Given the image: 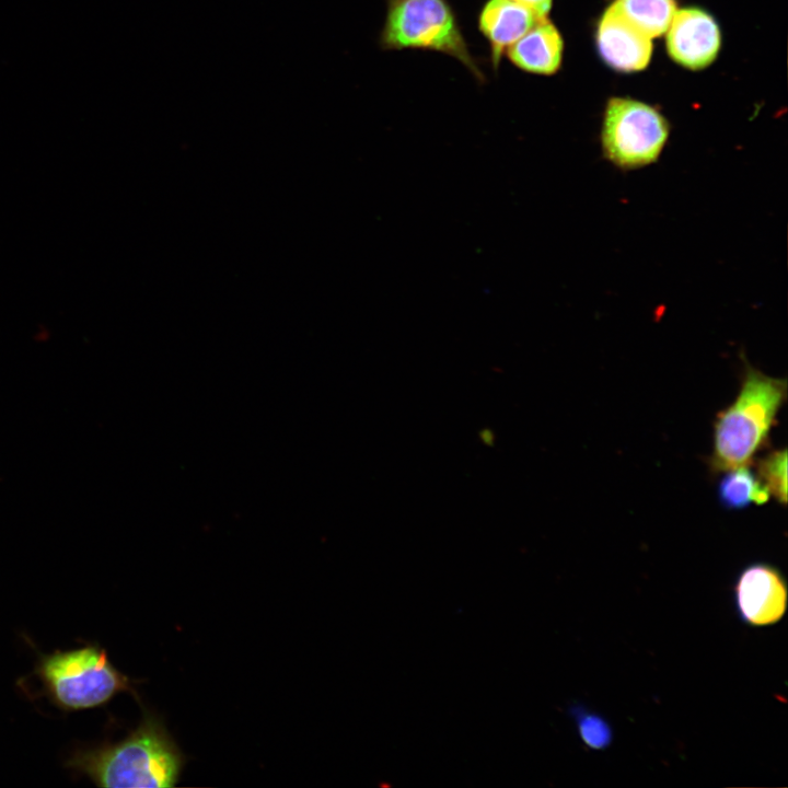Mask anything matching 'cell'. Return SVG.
Wrapping results in <instances>:
<instances>
[{"mask_svg": "<svg viewBox=\"0 0 788 788\" xmlns=\"http://www.w3.org/2000/svg\"><path fill=\"white\" fill-rule=\"evenodd\" d=\"M184 763L162 719L143 710L140 723L124 740L78 749L66 765L101 787L165 788L176 785Z\"/></svg>", "mask_w": 788, "mask_h": 788, "instance_id": "cell-1", "label": "cell"}, {"mask_svg": "<svg viewBox=\"0 0 788 788\" xmlns=\"http://www.w3.org/2000/svg\"><path fill=\"white\" fill-rule=\"evenodd\" d=\"M786 379L773 378L745 361L735 399L714 422L711 473L749 466L768 444L777 415L786 401Z\"/></svg>", "mask_w": 788, "mask_h": 788, "instance_id": "cell-2", "label": "cell"}, {"mask_svg": "<svg viewBox=\"0 0 788 788\" xmlns=\"http://www.w3.org/2000/svg\"><path fill=\"white\" fill-rule=\"evenodd\" d=\"M35 674L49 699L66 711L102 706L124 692L135 695L130 679L111 663L106 650L97 645L40 654Z\"/></svg>", "mask_w": 788, "mask_h": 788, "instance_id": "cell-3", "label": "cell"}, {"mask_svg": "<svg viewBox=\"0 0 788 788\" xmlns=\"http://www.w3.org/2000/svg\"><path fill=\"white\" fill-rule=\"evenodd\" d=\"M379 44L384 50L441 53L460 61L478 82L486 79L448 0H386Z\"/></svg>", "mask_w": 788, "mask_h": 788, "instance_id": "cell-4", "label": "cell"}, {"mask_svg": "<svg viewBox=\"0 0 788 788\" xmlns=\"http://www.w3.org/2000/svg\"><path fill=\"white\" fill-rule=\"evenodd\" d=\"M670 126L654 107L614 97L605 107L601 147L603 157L622 171L656 163L669 139Z\"/></svg>", "mask_w": 788, "mask_h": 788, "instance_id": "cell-5", "label": "cell"}, {"mask_svg": "<svg viewBox=\"0 0 788 788\" xmlns=\"http://www.w3.org/2000/svg\"><path fill=\"white\" fill-rule=\"evenodd\" d=\"M732 592L737 616L748 626L777 624L787 611V581L772 564L756 561L745 566L738 573Z\"/></svg>", "mask_w": 788, "mask_h": 788, "instance_id": "cell-6", "label": "cell"}, {"mask_svg": "<svg viewBox=\"0 0 788 788\" xmlns=\"http://www.w3.org/2000/svg\"><path fill=\"white\" fill-rule=\"evenodd\" d=\"M665 33L669 55L685 68H705L718 55L721 43L719 27L703 10H676Z\"/></svg>", "mask_w": 788, "mask_h": 788, "instance_id": "cell-7", "label": "cell"}, {"mask_svg": "<svg viewBox=\"0 0 788 788\" xmlns=\"http://www.w3.org/2000/svg\"><path fill=\"white\" fill-rule=\"evenodd\" d=\"M596 43L604 61L619 71L645 69L652 53L651 38L628 23L613 4L600 20Z\"/></svg>", "mask_w": 788, "mask_h": 788, "instance_id": "cell-8", "label": "cell"}, {"mask_svg": "<svg viewBox=\"0 0 788 788\" xmlns=\"http://www.w3.org/2000/svg\"><path fill=\"white\" fill-rule=\"evenodd\" d=\"M541 18L531 9L510 0H487L483 4L477 24L489 44L495 69L507 49Z\"/></svg>", "mask_w": 788, "mask_h": 788, "instance_id": "cell-9", "label": "cell"}, {"mask_svg": "<svg viewBox=\"0 0 788 788\" xmlns=\"http://www.w3.org/2000/svg\"><path fill=\"white\" fill-rule=\"evenodd\" d=\"M564 40L558 28L547 16L541 18L506 51L518 69L541 76L556 73L563 60Z\"/></svg>", "mask_w": 788, "mask_h": 788, "instance_id": "cell-10", "label": "cell"}, {"mask_svg": "<svg viewBox=\"0 0 788 788\" xmlns=\"http://www.w3.org/2000/svg\"><path fill=\"white\" fill-rule=\"evenodd\" d=\"M612 4L628 23L651 39L665 33L676 12L674 0H615Z\"/></svg>", "mask_w": 788, "mask_h": 788, "instance_id": "cell-11", "label": "cell"}, {"mask_svg": "<svg viewBox=\"0 0 788 788\" xmlns=\"http://www.w3.org/2000/svg\"><path fill=\"white\" fill-rule=\"evenodd\" d=\"M725 473L718 486V498L726 509H744L751 503L760 506L770 498L767 489L748 466Z\"/></svg>", "mask_w": 788, "mask_h": 788, "instance_id": "cell-12", "label": "cell"}, {"mask_svg": "<svg viewBox=\"0 0 788 788\" xmlns=\"http://www.w3.org/2000/svg\"><path fill=\"white\" fill-rule=\"evenodd\" d=\"M569 712L575 721L580 740L588 749L602 751L611 745L613 730L603 716L580 705L571 706Z\"/></svg>", "mask_w": 788, "mask_h": 788, "instance_id": "cell-13", "label": "cell"}, {"mask_svg": "<svg viewBox=\"0 0 788 788\" xmlns=\"http://www.w3.org/2000/svg\"><path fill=\"white\" fill-rule=\"evenodd\" d=\"M756 477L778 503L787 502V450H773L756 464Z\"/></svg>", "mask_w": 788, "mask_h": 788, "instance_id": "cell-14", "label": "cell"}, {"mask_svg": "<svg viewBox=\"0 0 788 788\" xmlns=\"http://www.w3.org/2000/svg\"><path fill=\"white\" fill-rule=\"evenodd\" d=\"M513 2H517L519 4H522L529 9H531L533 12H535L538 16H547L552 9L553 0H510Z\"/></svg>", "mask_w": 788, "mask_h": 788, "instance_id": "cell-15", "label": "cell"}]
</instances>
